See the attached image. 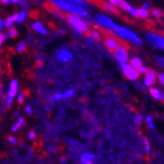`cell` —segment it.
<instances>
[{
  "label": "cell",
  "mask_w": 164,
  "mask_h": 164,
  "mask_svg": "<svg viewBox=\"0 0 164 164\" xmlns=\"http://www.w3.org/2000/svg\"><path fill=\"white\" fill-rule=\"evenodd\" d=\"M121 2H122L121 0H110L108 3H110L111 5H112V6H117V5H119V6H120Z\"/></svg>",
  "instance_id": "f1b7e54d"
},
{
  "label": "cell",
  "mask_w": 164,
  "mask_h": 164,
  "mask_svg": "<svg viewBox=\"0 0 164 164\" xmlns=\"http://www.w3.org/2000/svg\"><path fill=\"white\" fill-rule=\"evenodd\" d=\"M150 7V3L149 2H143L142 3V8L143 9H146V10H148V8Z\"/></svg>",
  "instance_id": "d590c367"
},
{
  "label": "cell",
  "mask_w": 164,
  "mask_h": 164,
  "mask_svg": "<svg viewBox=\"0 0 164 164\" xmlns=\"http://www.w3.org/2000/svg\"><path fill=\"white\" fill-rule=\"evenodd\" d=\"M95 158V155L93 153L91 152H86L84 153L83 155H81V158H80V162L82 164H85L87 162H89V161H92Z\"/></svg>",
  "instance_id": "2e32d148"
},
{
  "label": "cell",
  "mask_w": 164,
  "mask_h": 164,
  "mask_svg": "<svg viewBox=\"0 0 164 164\" xmlns=\"http://www.w3.org/2000/svg\"><path fill=\"white\" fill-rule=\"evenodd\" d=\"M147 70H148L147 67H145V66H142V67H140L139 69H138V72H139V74H145V73L147 72Z\"/></svg>",
  "instance_id": "1f68e13d"
},
{
  "label": "cell",
  "mask_w": 164,
  "mask_h": 164,
  "mask_svg": "<svg viewBox=\"0 0 164 164\" xmlns=\"http://www.w3.org/2000/svg\"><path fill=\"white\" fill-rule=\"evenodd\" d=\"M132 68H134L135 70H138L140 67H142L143 66V63H142V60L140 59L138 57H133L130 59V64Z\"/></svg>",
  "instance_id": "5bb4252c"
},
{
  "label": "cell",
  "mask_w": 164,
  "mask_h": 164,
  "mask_svg": "<svg viewBox=\"0 0 164 164\" xmlns=\"http://www.w3.org/2000/svg\"><path fill=\"white\" fill-rule=\"evenodd\" d=\"M23 99H24V94L22 93V92H21V93L19 94V96H18V102L20 103H23Z\"/></svg>",
  "instance_id": "e575fe53"
},
{
  "label": "cell",
  "mask_w": 164,
  "mask_h": 164,
  "mask_svg": "<svg viewBox=\"0 0 164 164\" xmlns=\"http://www.w3.org/2000/svg\"><path fill=\"white\" fill-rule=\"evenodd\" d=\"M9 141L11 142V143H13V144H16V140H15V138H13V137H9Z\"/></svg>",
  "instance_id": "60d3db41"
},
{
  "label": "cell",
  "mask_w": 164,
  "mask_h": 164,
  "mask_svg": "<svg viewBox=\"0 0 164 164\" xmlns=\"http://www.w3.org/2000/svg\"><path fill=\"white\" fill-rule=\"evenodd\" d=\"M151 12H152L153 16H154L155 18H157V19H161L164 15V12L162 11V10H160L158 8H152Z\"/></svg>",
  "instance_id": "d6986e66"
},
{
  "label": "cell",
  "mask_w": 164,
  "mask_h": 164,
  "mask_svg": "<svg viewBox=\"0 0 164 164\" xmlns=\"http://www.w3.org/2000/svg\"><path fill=\"white\" fill-rule=\"evenodd\" d=\"M4 39H5V36L3 35V34L0 33V45H1V43L4 41Z\"/></svg>",
  "instance_id": "ab89813d"
},
{
  "label": "cell",
  "mask_w": 164,
  "mask_h": 164,
  "mask_svg": "<svg viewBox=\"0 0 164 164\" xmlns=\"http://www.w3.org/2000/svg\"><path fill=\"white\" fill-rule=\"evenodd\" d=\"M155 62L157 63L158 66H160L161 68H164V56H161V55H154L153 56Z\"/></svg>",
  "instance_id": "ffe728a7"
},
{
  "label": "cell",
  "mask_w": 164,
  "mask_h": 164,
  "mask_svg": "<svg viewBox=\"0 0 164 164\" xmlns=\"http://www.w3.org/2000/svg\"><path fill=\"white\" fill-rule=\"evenodd\" d=\"M23 124H24V119H23L22 117H20L19 119H18V121H17V123L15 124L14 126H13L12 127V131L13 132H16L18 129H19L21 126L23 125Z\"/></svg>",
  "instance_id": "7402d4cb"
},
{
  "label": "cell",
  "mask_w": 164,
  "mask_h": 164,
  "mask_svg": "<svg viewBox=\"0 0 164 164\" xmlns=\"http://www.w3.org/2000/svg\"><path fill=\"white\" fill-rule=\"evenodd\" d=\"M35 133H34V132L33 131H30V132H29V139H34V138H35Z\"/></svg>",
  "instance_id": "f35d334b"
},
{
  "label": "cell",
  "mask_w": 164,
  "mask_h": 164,
  "mask_svg": "<svg viewBox=\"0 0 164 164\" xmlns=\"http://www.w3.org/2000/svg\"><path fill=\"white\" fill-rule=\"evenodd\" d=\"M17 18H18V14H17V13H15V14H13L12 16H10V17L7 18L6 22L4 23L5 27H12L13 22H14V21H17Z\"/></svg>",
  "instance_id": "ac0fdd59"
},
{
  "label": "cell",
  "mask_w": 164,
  "mask_h": 164,
  "mask_svg": "<svg viewBox=\"0 0 164 164\" xmlns=\"http://www.w3.org/2000/svg\"><path fill=\"white\" fill-rule=\"evenodd\" d=\"M114 32L118 37H121V38L131 42L134 45H136V46L142 45V39L140 38L135 32L130 30V29H128L126 27H122V26H117L114 30Z\"/></svg>",
  "instance_id": "7a4b0ae2"
},
{
  "label": "cell",
  "mask_w": 164,
  "mask_h": 164,
  "mask_svg": "<svg viewBox=\"0 0 164 164\" xmlns=\"http://www.w3.org/2000/svg\"><path fill=\"white\" fill-rule=\"evenodd\" d=\"M26 48V43L25 42H21V43L16 47V51L17 52H21V51H23Z\"/></svg>",
  "instance_id": "83f0119b"
},
{
  "label": "cell",
  "mask_w": 164,
  "mask_h": 164,
  "mask_svg": "<svg viewBox=\"0 0 164 164\" xmlns=\"http://www.w3.org/2000/svg\"><path fill=\"white\" fill-rule=\"evenodd\" d=\"M120 7H121V9H122V10H125V11H128V12H129V10L132 8L131 5L129 4V3H127V2H125V1L121 2Z\"/></svg>",
  "instance_id": "cb8c5ba5"
},
{
  "label": "cell",
  "mask_w": 164,
  "mask_h": 164,
  "mask_svg": "<svg viewBox=\"0 0 164 164\" xmlns=\"http://www.w3.org/2000/svg\"><path fill=\"white\" fill-rule=\"evenodd\" d=\"M62 95H63V98H69V97L74 95V90L73 89H69V90L65 91Z\"/></svg>",
  "instance_id": "484cf974"
},
{
  "label": "cell",
  "mask_w": 164,
  "mask_h": 164,
  "mask_svg": "<svg viewBox=\"0 0 164 164\" xmlns=\"http://www.w3.org/2000/svg\"><path fill=\"white\" fill-rule=\"evenodd\" d=\"M145 121H146L147 123V126L149 129H151V130H154L155 129V126H154V123H153V119L150 115H147L146 117H145Z\"/></svg>",
  "instance_id": "44dd1931"
},
{
  "label": "cell",
  "mask_w": 164,
  "mask_h": 164,
  "mask_svg": "<svg viewBox=\"0 0 164 164\" xmlns=\"http://www.w3.org/2000/svg\"><path fill=\"white\" fill-rule=\"evenodd\" d=\"M145 40L154 49L164 51V37L156 32H146Z\"/></svg>",
  "instance_id": "3957f363"
},
{
  "label": "cell",
  "mask_w": 164,
  "mask_h": 164,
  "mask_svg": "<svg viewBox=\"0 0 164 164\" xmlns=\"http://www.w3.org/2000/svg\"><path fill=\"white\" fill-rule=\"evenodd\" d=\"M95 21H96L101 27L106 28L108 30L114 31L116 27L118 26L110 17H108L107 15H105V14H97L96 16H95Z\"/></svg>",
  "instance_id": "5b68a950"
},
{
  "label": "cell",
  "mask_w": 164,
  "mask_h": 164,
  "mask_svg": "<svg viewBox=\"0 0 164 164\" xmlns=\"http://www.w3.org/2000/svg\"><path fill=\"white\" fill-rule=\"evenodd\" d=\"M115 54V58L116 60L122 64V63H127L128 61V51L127 49L125 48L124 45H119L118 48L114 51Z\"/></svg>",
  "instance_id": "52a82bcc"
},
{
  "label": "cell",
  "mask_w": 164,
  "mask_h": 164,
  "mask_svg": "<svg viewBox=\"0 0 164 164\" xmlns=\"http://www.w3.org/2000/svg\"><path fill=\"white\" fill-rule=\"evenodd\" d=\"M67 18L69 23L72 25V27L75 30H77L78 32H81V33L87 32L88 25H87V23L83 19H81V17H79L75 14H69L67 16Z\"/></svg>",
  "instance_id": "277c9868"
},
{
  "label": "cell",
  "mask_w": 164,
  "mask_h": 164,
  "mask_svg": "<svg viewBox=\"0 0 164 164\" xmlns=\"http://www.w3.org/2000/svg\"><path fill=\"white\" fill-rule=\"evenodd\" d=\"M63 98V95L62 93H56L54 95V99L55 100H61Z\"/></svg>",
  "instance_id": "836d02e7"
},
{
  "label": "cell",
  "mask_w": 164,
  "mask_h": 164,
  "mask_svg": "<svg viewBox=\"0 0 164 164\" xmlns=\"http://www.w3.org/2000/svg\"><path fill=\"white\" fill-rule=\"evenodd\" d=\"M136 16H138L139 18H148L149 17V11L143 8H138L136 9Z\"/></svg>",
  "instance_id": "e0dca14e"
},
{
  "label": "cell",
  "mask_w": 164,
  "mask_h": 164,
  "mask_svg": "<svg viewBox=\"0 0 164 164\" xmlns=\"http://www.w3.org/2000/svg\"><path fill=\"white\" fill-rule=\"evenodd\" d=\"M105 45H106V47L109 51L114 52L115 50L118 48L119 41L116 38H114V37L108 36V37H106V39H105Z\"/></svg>",
  "instance_id": "9c48e42d"
},
{
  "label": "cell",
  "mask_w": 164,
  "mask_h": 164,
  "mask_svg": "<svg viewBox=\"0 0 164 164\" xmlns=\"http://www.w3.org/2000/svg\"><path fill=\"white\" fill-rule=\"evenodd\" d=\"M145 151H146V154L149 155L150 154V143H149V140L147 138H145Z\"/></svg>",
  "instance_id": "4316f807"
},
{
  "label": "cell",
  "mask_w": 164,
  "mask_h": 164,
  "mask_svg": "<svg viewBox=\"0 0 164 164\" xmlns=\"http://www.w3.org/2000/svg\"><path fill=\"white\" fill-rule=\"evenodd\" d=\"M90 35L93 37V38H95V39H99L100 38V34L97 32V31H95V30H91L90 31Z\"/></svg>",
  "instance_id": "f546056e"
},
{
  "label": "cell",
  "mask_w": 164,
  "mask_h": 164,
  "mask_svg": "<svg viewBox=\"0 0 164 164\" xmlns=\"http://www.w3.org/2000/svg\"><path fill=\"white\" fill-rule=\"evenodd\" d=\"M33 28H34V30H35L36 32L40 33L41 35H47V30L40 22H34L33 23Z\"/></svg>",
  "instance_id": "9a60e30c"
},
{
  "label": "cell",
  "mask_w": 164,
  "mask_h": 164,
  "mask_svg": "<svg viewBox=\"0 0 164 164\" xmlns=\"http://www.w3.org/2000/svg\"><path fill=\"white\" fill-rule=\"evenodd\" d=\"M129 13H130L132 16H136V9L132 7V8H131L130 10H129Z\"/></svg>",
  "instance_id": "74e56055"
},
{
  "label": "cell",
  "mask_w": 164,
  "mask_h": 164,
  "mask_svg": "<svg viewBox=\"0 0 164 164\" xmlns=\"http://www.w3.org/2000/svg\"><path fill=\"white\" fill-rule=\"evenodd\" d=\"M58 60L61 62H69L72 59V54L69 50H62L58 53Z\"/></svg>",
  "instance_id": "30bf717a"
},
{
  "label": "cell",
  "mask_w": 164,
  "mask_h": 164,
  "mask_svg": "<svg viewBox=\"0 0 164 164\" xmlns=\"http://www.w3.org/2000/svg\"><path fill=\"white\" fill-rule=\"evenodd\" d=\"M3 24H4V23H3V21H2L1 19H0V28H1L2 26H3Z\"/></svg>",
  "instance_id": "b9f144b4"
},
{
  "label": "cell",
  "mask_w": 164,
  "mask_h": 164,
  "mask_svg": "<svg viewBox=\"0 0 164 164\" xmlns=\"http://www.w3.org/2000/svg\"><path fill=\"white\" fill-rule=\"evenodd\" d=\"M17 34H18V32H17L16 29L11 28L8 31V32H6V34H5V37H6V38H10V37H15V36H17Z\"/></svg>",
  "instance_id": "603a6c76"
},
{
  "label": "cell",
  "mask_w": 164,
  "mask_h": 164,
  "mask_svg": "<svg viewBox=\"0 0 164 164\" xmlns=\"http://www.w3.org/2000/svg\"><path fill=\"white\" fill-rule=\"evenodd\" d=\"M158 80L162 85H164V72L162 73H159V75H158Z\"/></svg>",
  "instance_id": "d6a6232c"
},
{
  "label": "cell",
  "mask_w": 164,
  "mask_h": 164,
  "mask_svg": "<svg viewBox=\"0 0 164 164\" xmlns=\"http://www.w3.org/2000/svg\"><path fill=\"white\" fill-rule=\"evenodd\" d=\"M144 75H145L143 80L144 85L147 87H152L155 84L156 79H157V73H156V71L153 69H148L147 72Z\"/></svg>",
  "instance_id": "ba28073f"
},
{
  "label": "cell",
  "mask_w": 164,
  "mask_h": 164,
  "mask_svg": "<svg viewBox=\"0 0 164 164\" xmlns=\"http://www.w3.org/2000/svg\"><path fill=\"white\" fill-rule=\"evenodd\" d=\"M142 119H143V117H142V115L140 114H137L136 115V119H135V123L137 124V125H139L140 123H141Z\"/></svg>",
  "instance_id": "4dcf8cb0"
},
{
  "label": "cell",
  "mask_w": 164,
  "mask_h": 164,
  "mask_svg": "<svg viewBox=\"0 0 164 164\" xmlns=\"http://www.w3.org/2000/svg\"><path fill=\"white\" fill-rule=\"evenodd\" d=\"M121 67H122L124 75H125L129 80H137V79L139 78L140 74L138 72V70H135L134 68H132L128 63H122V64H121Z\"/></svg>",
  "instance_id": "8992f818"
},
{
  "label": "cell",
  "mask_w": 164,
  "mask_h": 164,
  "mask_svg": "<svg viewBox=\"0 0 164 164\" xmlns=\"http://www.w3.org/2000/svg\"><path fill=\"white\" fill-rule=\"evenodd\" d=\"M51 3L56 5L57 7H60V8L65 10V11H69L72 13V14L77 15L79 17H84V18H86V19H89V18H90V14H89L85 9L81 8V7H79V6H76V5H74V4H71L68 1L53 0V1H51Z\"/></svg>",
  "instance_id": "6da1fadb"
},
{
  "label": "cell",
  "mask_w": 164,
  "mask_h": 164,
  "mask_svg": "<svg viewBox=\"0 0 164 164\" xmlns=\"http://www.w3.org/2000/svg\"><path fill=\"white\" fill-rule=\"evenodd\" d=\"M163 12H164V11H163Z\"/></svg>",
  "instance_id": "7bdbcfd3"
},
{
  "label": "cell",
  "mask_w": 164,
  "mask_h": 164,
  "mask_svg": "<svg viewBox=\"0 0 164 164\" xmlns=\"http://www.w3.org/2000/svg\"><path fill=\"white\" fill-rule=\"evenodd\" d=\"M17 90H18V82L17 80H12L11 83H10V87H9V91H8L7 97L13 99L15 95L17 94Z\"/></svg>",
  "instance_id": "7c38bea8"
},
{
  "label": "cell",
  "mask_w": 164,
  "mask_h": 164,
  "mask_svg": "<svg viewBox=\"0 0 164 164\" xmlns=\"http://www.w3.org/2000/svg\"><path fill=\"white\" fill-rule=\"evenodd\" d=\"M101 7L105 10V11H107V12L113 13V14H119L118 9L115 8L114 6H112V5H111L110 3H108V2H102V3H101Z\"/></svg>",
  "instance_id": "4fadbf2b"
},
{
  "label": "cell",
  "mask_w": 164,
  "mask_h": 164,
  "mask_svg": "<svg viewBox=\"0 0 164 164\" xmlns=\"http://www.w3.org/2000/svg\"><path fill=\"white\" fill-rule=\"evenodd\" d=\"M26 18V12L25 11H21L19 14H18V18H17V22L18 23H21L25 20Z\"/></svg>",
  "instance_id": "d4e9b609"
},
{
  "label": "cell",
  "mask_w": 164,
  "mask_h": 164,
  "mask_svg": "<svg viewBox=\"0 0 164 164\" xmlns=\"http://www.w3.org/2000/svg\"><path fill=\"white\" fill-rule=\"evenodd\" d=\"M149 91L153 98L158 100V101H162L164 103V93H162V91L160 89L155 88V87H151Z\"/></svg>",
  "instance_id": "8fae6325"
},
{
  "label": "cell",
  "mask_w": 164,
  "mask_h": 164,
  "mask_svg": "<svg viewBox=\"0 0 164 164\" xmlns=\"http://www.w3.org/2000/svg\"><path fill=\"white\" fill-rule=\"evenodd\" d=\"M25 111L28 113L29 115L32 114V109H31V107H30V106H25Z\"/></svg>",
  "instance_id": "8d00e7d4"
}]
</instances>
